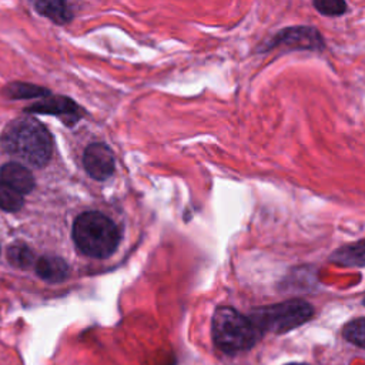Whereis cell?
Returning <instances> with one entry per match:
<instances>
[{
	"mask_svg": "<svg viewBox=\"0 0 365 365\" xmlns=\"http://www.w3.org/2000/svg\"><path fill=\"white\" fill-rule=\"evenodd\" d=\"M342 335L351 344L365 348V318H356L349 321L344 327Z\"/></svg>",
	"mask_w": 365,
	"mask_h": 365,
	"instance_id": "cell-15",
	"label": "cell"
},
{
	"mask_svg": "<svg viewBox=\"0 0 365 365\" xmlns=\"http://www.w3.org/2000/svg\"><path fill=\"white\" fill-rule=\"evenodd\" d=\"M36 272L47 282H61L68 274V265L60 257L44 255L37 259Z\"/></svg>",
	"mask_w": 365,
	"mask_h": 365,
	"instance_id": "cell-10",
	"label": "cell"
},
{
	"mask_svg": "<svg viewBox=\"0 0 365 365\" xmlns=\"http://www.w3.org/2000/svg\"><path fill=\"white\" fill-rule=\"evenodd\" d=\"M0 144L9 154L33 167H44L53 151L48 130L30 115L10 121L0 135Z\"/></svg>",
	"mask_w": 365,
	"mask_h": 365,
	"instance_id": "cell-1",
	"label": "cell"
},
{
	"mask_svg": "<svg viewBox=\"0 0 365 365\" xmlns=\"http://www.w3.org/2000/svg\"><path fill=\"white\" fill-rule=\"evenodd\" d=\"M211 334L214 344L228 354L252 348L262 335L250 317L231 307H218L214 311Z\"/></svg>",
	"mask_w": 365,
	"mask_h": 365,
	"instance_id": "cell-3",
	"label": "cell"
},
{
	"mask_svg": "<svg viewBox=\"0 0 365 365\" xmlns=\"http://www.w3.org/2000/svg\"><path fill=\"white\" fill-rule=\"evenodd\" d=\"M23 195L0 180V208L9 212L17 211L23 207Z\"/></svg>",
	"mask_w": 365,
	"mask_h": 365,
	"instance_id": "cell-14",
	"label": "cell"
},
{
	"mask_svg": "<svg viewBox=\"0 0 365 365\" xmlns=\"http://www.w3.org/2000/svg\"><path fill=\"white\" fill-rule=\"evenodd\" d=\"M287 365H307V364H298V362H292V364H287Z\"/></svg>",
	"mask_w": 365,
	"mask_h": 365,
	"instance_id": "cell-17",
	"label": "cell"
},
{
	"mask_svg": "<svg viewBox=\"0 0 365 365\" xmlns=\"http://www.w3.org/2000/svg\"><path fill=\"white\" fill-rule=\"evenodd\" d=\"M24 111L56 115L68 127L76 124L83 117L81 108L76 104V101L61 96H56V97L51 96L48 98H44L43 101L34 103L33 106L27 107Z\"/></svg>",
	"mask_w": 365,
	"mask_h": 365,
	"instance_id": "cell-7",
	"label": "cell"
},
{
	"mask_svg": "<svg viewBox=\"0 0 365 365\" xmlns=\"http://www.w3.org/2000/svg\"><path fill=\"white\" fill-rule=\"evenodd\" d=\"M7 259H9V262L13 267L26 269V268L33 265V262H34V252L23 241H14L7 248Z\"/></svg>",
	"mask_w": 365,
	"mask_h": 365,
	"instance_id": "cell-12",
	"label": "cell"
},
{
	"mask_svg": "<svg viewBox=\"0 0 365 365\" xmlns=\"http://www.w3.org/2000/svg\"><path fill=\"white\" fill-rule=\"evenodd\" d=\"M325 46L321 33L311 26H291L277 31L272 37L261 44L258 51H268L277 47H287L291 50H311L319 51Z\"/></svg>",
	"mask_w": 365,
	"mask_h": 365,
	"instance_id": "cell-5",
	"label": "cell"
},
{
	"mask_svg": "<svg viewBox=\"0 0 365 365\" xmlns=\"http://www.w3.org/2000/svg\"><path fill=\"white\" fill-rule=\"evenodd\" d=\"M4 94L11 98H33L48 96V90L24 83H13L4 88Z\"/></svg>",
	"mask_w": 365,
	"mask_h": 365,
	"instance_id": "cell-13",
	"label": "cell"
},
{
	"mask_svg": "<svg viewBox=\"0 0 365 365\" xmlns=\"http://www.w3.org/2000/svg\"><path fill=\"white\" fill-rule=\"evenodd\" d=\"M364 305H365V299H364Z\"/></svg>",
	"mask_w": 365,
	"mask_h": 365,
	"instance_id": "cell-18",
	"label": "cell"
},
{
	"mask_svg": "<svg viewBox=\"0 0 365 365\" xmlns=\"http://www.w3.org/2000/svg\"><path fill=\"white\" fill-rule=\"evenodd\" d=\"M34 7L38 14L50 19L56 24H66L73 19V13L63 1H37Z\"/></svg>",
	"mask_w": 365,
	"mask_h": 365,
	"instance_id": "cell-11",
	"label": "cell"
},
{
	"mask_svg": "<svg viewBox=\"0 0 365 365\" xmlns=\"http://www.w3.org/2000/svg\"><path fill=\"white\" fill-rule=\"evenodd\" d=\"M329 262L346 267V268H364L365 267V240L345 244L336 248L329 255Z\"/></svg>",
	"mask_w": 365,
	"mask_h": 365,
	"instance_id": "cell-9",
	"label": "cell"
},
{
	"mask_svg": "<svg viewBox=\"0 0 365 365\" xmlns=\"http://www.w3.org/2000/svg\"><path fill=\"white\" fill-rule=\"evenodd\" d=\"M0 180L10 185L21 195L29 194L34 188V177L24 165L19 163H7L0 168Z\"/></svg>",
	"mask_w": 365,
	"mask_h": 365,
	"instance_id": "cell-8",
	"label": "cell"
},
{
	"mask_svg": "<svg viewBox=\"0 0 365 365\" xmlns=\"http://www.w3.org/2000/svg\"><path fill=\"white\" fill-rule=\"evenodd\" d=\"M314 315V308L304 299H288L278 304L259 307L251 311L250 319L255 324L261 334L288 332Z\"/></svg>",
	"mask_w": 365,
	"mask_h": 365,
	"instance_id": "cell-4",
	"label": "cell"
},
{
	"mask_svg": "<svg viewBox=\"0 0 365 365\" xmlns=\"http://www.w3.org/2000/svg\"><path fill=\"white\" fill-rule=\"evenodd\" d=\"M73 241L83 254L93 258H107L118 247L120 231L104 214L88 211L76 218Z\"/></svg>",
	"mask_w": 365,
	"mask_h": 365,
	"instance_id": "cell-2",
	"label": "cell"
},
{
	"mask_svg": "<svg viewBox=\"0 0 365 365\" xmlns=\"http://www.w3.org/2000/svg\"><path fill=\"white\" fill-rule=\"evenodd\" d=\"M83 164L91 178L103 181L114 173V154L107 144L93 143L84 150Z\"/></svg>",
	"mask_w": 365,
	"mask_h": 365,
	"instance_id": "cell-6",
	"label": "cell"
},
{
	"mask_svg": "<svg viewBox=\"0 0 365 365\" xmlns=\"http://www.w3.org/2000/svg\"><path fill=\"white\" fill-rule=\"evenodd\" d=\"M312 6L327 17L342 16L346 11V3L342 0H315Z\"/></svg>",
	"mask_w": 365,
	"mask_h": 365,
	"instance_id": "cell-16",
	"label": "cell"
}]
</instances>
